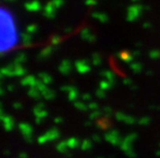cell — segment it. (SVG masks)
Instances as JSON below:
<instances>
[{"mask_svg":"<svg viewBox=\"0 0 160 158\" xmlns=\"http://www.w3.org/2000/svg\"><path fill=\"white\" fill-rule=\"evenodd\" d=\"M20 30L13 13L0 6V55L8 52L20 43Z\"/></svg>","mask_w":160,"mask_h":158,"instance_id":"1","label":"cell"}]
</instances>
